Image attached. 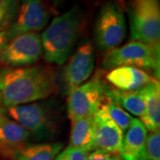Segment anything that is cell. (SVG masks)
<instances>
[{
  "mask_svg": "<svg viewBox=\"0 0 160 160\" xmlns=\"http://www.w3.org/2000/svg\"><path fill=\"white\" fill-rule=\"evenodd\" d=\"M146 104V110L153 131L160 127V86L159 80L155 79L152 83L142 89Z\"/></svg>",
  "mask_w": 160,
  "mask_h": 160,
  "instance_id": "ac0fdd59",
  "label": "cell"
},
{
  "mask_svg": "<svg viewBox=\"0 0 160 160\" xmlns=\"http://www.w3.org/2000/svg\"><path fill=\"white\" fill-rule=\"evenodd\" d=\"M49 16L44 0H21L16 18L6 30L8 39L26 33H38L46 27Z\"/></svg>",
  "mask_w": 160,
  "mask_h": 160,
  "instance_id": "30bf717a",
  "label": "cell"
},
{
  "mask_svg": "<svg viewBox=\"0 0 160 160\" xmlns=\"http://www.w3.org/2000/svg\"><path fill=\"white\" fill-rule=\"evenodd\" d=\"M146 160H160V132H149L146 140Z\"/></svg>",
  "mask_w": 160,
  "mask_h": 160,
  "instance_id": "44dd1931",
  "label": "cell"
},
{
  "mask_svg": "<svg viewBox=\"0 0 160 160\" xmlns=\"http://www.w3.org/2000/svg\"><path fill=\"white\" fill-rule=\"evenodd\" d=\"M104 96L113 100L126 112L134 115L136 118H138L145 126L147 130L153 132L147 115L145 100L142 90L126 92L108 87L105 91Z\"/></svg>",
  "mask_w": 160,
  "mask_h": 160,
  "instance_id": "5bb4252c",
  "label": "cell"
},
{
  "mask_svg": "<svg viewBox=\"0 0 160 160\" xmlns=\"http://www.w3.org/2000/svg\"><path fill=\"white\" fill-rule=\"evenodd\" d=\"M94 149L119 155L122 150L124 132L109 117L106 107L102 104L93 116Z\"/></svg>",
  "mask_w": 160,
  "mask_h": 160,
  "instance_id": "8fae6325",
  "label": "cell"
},
{
  "mask_svg": "<svg viewBox=\"0 0 160 160\" xmlns=\"http://www.w3.org/2000/svg\"><path fill=\"white\" fill-rule=\"evenodd\" d=\"M86 160H122L119 155H114L108 153L101 149H93L87 153Z\"/></svg>",
  "mask_w": 160,
  "mask_h": 160,
  "instance_id": "603a6c76",
  "label": "cell"
},
{
  "mask_svg": "<svg viewBox=\"0 0 160 160\" xmlns=\"http://www.w3.org/2000/svg\"><path fill=\"white\" fill-rule=\"evenodd\" d=\"M1 113H6V108L4 107L3 102H2V100H1V98H0V114H1Z\"/></svg>",
  "mask_w": 160,
  "mask_h": 160,
  "instance_id": "d4e9b609",
  "label": "cell"
},
{
  "mask_svg": "<svg viewBox=\"0 0 160 160\" xmlns=\"http://www.w3.org/2000/svg\"><path fill=\"white\" fill-rule=\"evenodd\" d=\"M62 142L27 144L13 156L14 160H54L62 149Z\"/></svg>",
  "mask_w": 160,
  "mask_h": 160,
  "instance_id": "e0dca14e",
  "label": "cell"
},
{
  "mask_svg": "<svg viewBox=\"0 0 160 160\" xmlns=\"http://www.w3.org/2000/svg\"><path fill=\"white\" fill-rule=\"evenodd\" d=\"M57 89V73L49 66L0 68V98L6 109L45 100Z\"/></svg>",
  "mask_w": 160,
  "mask_h": 160,
  "instance_id": "6da1fadb",
  "label": "cell"
},
{
  "mask_svg": "<svg viewBox=\"0 0 160 160\" xmlns=\"http://www.w3.org/2000/svg\"><path fill=\"white\" fill-rule=\"evenodd\" d=\"M107 88L108 86L96 75L69 93L67 107L71 123L85 117L94 116L102 104Z\"/></svg>",
  "mask_w": 160,
  "mask_h": 160,
  "instance_id": "52a82bcc",
  "label": "cell"
},
{
  "mask_svg": "<svg viewBox=\"0 0 160 160\" xmlns=\"http://www.w3.org/2000/svg\"><path fill=\"white\" fill-rule=\"evenodd\" d=\"M8 42H9V39L6 34V31H0V59H1L2 52L5 50Z\"/></svg>",
  "mask_w": 160,
  "mask_h": 160,
  "instance_id": "cb8c5ba5",
  "label": "cell"
},
{
  "mask_svg": "<svg viewBox=\"0 0 160 160\" xmlns=\"http://www.w3.org/2000/svg\"><path fill=\"white\" fill-rule=\"evenodd\" d=\"M83 22L84 12L78 6L52 21L41 36L43 53L47 62L62 65L68 61L78 40Z\"/></svg>",
  "mask_w": 160,
  "mask_h": 160,
  "instance_id": "7a4b0ae2",
  "label": "cell"
},
{
  "mask_svg": "<svg viewBox=\"0 0 160 160\" xmlns=\"http://www.w3.org/2000/svg\"><path fill=\"white\" fill-rule=\"evenodd\" d=\"M106 79L120 91H139L152 83L156 78L145 70L134 67H118L110 69Z\"/></svg>",
  "mask_w": 160,
  "mask_h": 160,
  "instance_id": "4fadbf2b",
  "label": "cell"
},
{
  "mask_svg": "<svg viewBox=\"0 0 160 160\" xmlns=\"http://www.w3.org/2000/svg\"><path fill=\"white\" fill-rule=\"evenodd\" d=\"M105 69L118 67H134L154 71L156 78L159 76V46H149L138 41H131L107 52L103 59Z\"/></svg>",
  "mask_w": 160,
  "mask_h": 160,
  "instance_id": "277c9868",
  "label": "cell"
},
{
  "mask_svg": "<svg viewBox=\"0 0 160 160\" xmlns=\"http://www.w3.org/2000/svg\"><path fill=\"white\" fill-rule=\"evenodd\" d=\"M30 137L29 132L6 113L0 114V156L12 158L18 150L28 144Z\"/></svg>",
  "mask_w": 160,
  "mask_h": 160,
  "instance_id": "7c38bea8",
  "label": "cell"
},
{
  "mask_svg": "<svg viewBox=\"0 0 160 160\" xmlns=\"http://www.w3.org/2000/svg\"><path fill=\"white\" fill-rule=\"evenodd\" d=\"M86 155L87 153L81 149L68 146L57 155L54 160H86Z\"/></svg>",
  "mask_w": 160,
  "mask_h": 160,
  "instance_id": "7402d4cb",
  "label": "cell"
},
{
  "mask_svg": "<svg viewBox=\"0 0 160 160\" xmlns=\"http://www.w3.org/2000/svg\"><path fill=\"white\" fill-rule=\"evenodd\" d=\"M68 60L61 77L63 92L67 95L86 82L93 71L94 53L91 42H84Z\"/></svg>",
  "mask_w": 160,
  "mask_h": 160,
  "instance_id": "9c48e42d",
  "label": "cell"
},
{
  "mask_svg": "<svg viewBox=\"0 0 160 160\" xmlns=\"http://www.w3.org/2000/svg\"><path fill=\"white\" fill-rule=\"evenodd\" d=\"M43 54L41 36L38 33H26L12 38L2 52L0 63L7 67H29L38 62Z\"/></svg>",
  "mask_w": 160,
  "mask_h": 160,
  "instance_id": "ba28073f",
  "label": "cell"
},
{
  "mask_svg": "<svg viewBox=\"0 0 160 160\" xmlns=\"http://www.w3.org/2000/svg\"><path fill=\"white\" fill-rule=\"evenodd\" d=\"M94 35L98 48L103 52L115 49L123 43L126 36V17L117 2L109 1L102 7Z\"/></svg>",
  "mask_w": 160,
  "mask_h": 160,
  "instance_id": "8992f818",
  "label": "cell"
},
{
  "mask_svg": "<svg viewBox=\"0 0 160 160\" xmlns=\"http://www.w3.org/2000/svg\"><path fill=\"white\" fill-rule=\"evenodd\" d=\"M120 153L122 160H146V140L148 130L140 120L133 118L125 132Z\"/></svg>",
  "mask_w": 160,
  "mask_h": 160,
  "instance_id": "9a60e30c",
  "label": "cell"
},
{
  "mask_svg": "<svg viewBox=\"0 0 160 160\" xmlns=\"http://www.w3.org/2000/svg\"><path fill=\"white\" fill-rule=\"evenodd\" d=\"M132 41L159 46L160 9L158 0H134L129 8Z\"/></svg>",
  "mask_w": 160,
  "mask_h": 160,
  "instance_id": "5b68a950",
  "label": "cell"
},
{
  "mask_svg": "<svg viewBox=\"0 0 160 160\" xmlns=\"http://www.w3.org/2000/svg\"><path fill=\"white\" fill-rule=\"evenodd\" d=\"M93 116L85 117L71 123L69 146L89 153L94 149Z\"/></svg>",
  "mask_w": 160,
  "mask_h": 160,
  "instance_id": "2e32d148",
  "label": "cell"
},
{
  "mask_svg": "<svg viewBox=\"0 0 160 160\" xmlns=\"http://www.w3.org/2000/svg\"><path fill=\"white\" fill-rule=\"evenodd\" d=\"M104 101L105 103L103 105L106 107L109 117L125 134V132L127 131V129L131 125L133 118L128 112H126L125 109H122L113 100L104 96Z\"/></svg>",
  "mask_w": 160,
  "mask_h": 160,
  "instance_id": "d6986e66",
  "label": "cell"
},
{
  "mask_svg": "<svg viewBox=\"0 0 160 160\" xmlns=\"http://www.w3.org/2000/svg\"><path fill=\"white\" fill-rule=\"evenodd\" d=\"M19 8V0H0V31H6L13 23Z\"/></svg>",
  "mask_w": 160,
  "mask_h": 160,
  "instance_id": "ffe728a7",
  "label": "cell"
},
{
  "mask_svg": "<svg viewBox=\"0 0 160 160\" xmlns=\"http://www.w3.org/2000/svg\"><path fill=\"white\" fill-rule=\"evenodd\" d=\"M49 102H35L6 109V115L35 139L47 140L58 131L57 113Z\"/></svg>",
  "mask_w": 160,
  "mask_h": 160,
  "instance_id": "3957f363",
  "label": "cell"
}]
</instances>
